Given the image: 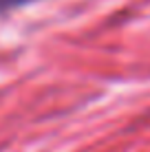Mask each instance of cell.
Segmentation results:
<instances>
[{
  "label": "cell",
  "instance_id": "1",
  "mask_svg": "<svg viewBox=\"0 0 150 152\" xmlns=\"http://www.w3.org/2000/svg\"><path fill=\"white\" fill-rule=\"evenodd\" d=\"M33 2V0H0V9H9V7H20V4Z\"/></svg>",
  "mask_w": 150,
  "mask_h": 152
}]
</instances>
